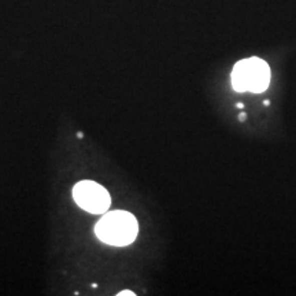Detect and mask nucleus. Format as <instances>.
Segmentation results:
<instances>
[{
    "mask_svg": "<svg viewBox=\"0 0 296 296\" xmlns=\"http://www.w3.org/2000/svg\"><path fill=\"white\" fill-rule=\"evenodd\" d=\"M95 232L98 239L106 244L124 247L135 241L139 232V223L133 214L117 210L104 214L96 223Z\"/></svg>",
    "mask_w": 296,
    "mask_h": 296,
    "instance_id": "1",
    "label": "nucleus"
},
{
    "mask_svg": "<svg viewBox=\"0 0 296 296\" xmlns=\"http://www.w3.org/2000/svg\"><path fill=\"white\" fill-rule=\"evenodd\" d=\"M118 296H135V292L126 289V291H121L120 293H118Z\"/></svg>",
    "mask_w": 296,
    "mask_h": 296,
    "instance_id": "4",
    "label": "nucleus"
},
{
    "mask_svg": "<svg viewBox=\"0 0 296 296\" xmlns=\"http://www.w3.org/2000/svg\"><path fill=\"white\" fill-rule=\"evenodd\" d=\"M270 83V68L260 58H248L234 65L232 87L237 92L262 94Z\"/></svg>",
    "mask_w": 296,
    "mask_h": 296,
    "instance_id": "2",
    "label": "nucleus"
},
{
    "mask_svg": "<svg viewBox=\"0 0 296 296\" xmlns=\"http://www.w3.org/2000/svg\"><path fill=\"white\" fill-rule=\"evenodd\" d=\"M237 107H239V109H243V107H244V104H241V103H237Z\"/></svg>",
    "mask_w": 296,
    "mask_h": 296,
    "instance_id": "6",
    "label": "nucleus"
},
{
    "mask_svg": "<svg viewBox=\"0 0 296 296\" xmlns=\"http://www.w3.org/2000/svg\"><path fill=\"white\" fill-rule=\"evenodd\" d=\"M245 118H247V117H245L244 113H241V114L239 115V120H240V121H245Z\"/></svg>",
    "mask_w": 296,
    "mask_h": 296,
    "instance_id": "5",
    "label": "nucleus"
},
{
    "mask_svg": "<svg viewBox=\"0 0 296 296\" xmlns=\"http://www.w3.org/2000/svg\"><path fill=\"white\" fill-rule=\"evenodd\" d=\"M74 200L91 214H104L111 204L107 189L95 181H80L73 189Z\"/></svg>",
    "mask_w": 296,
    "mask_h": 296,
    "instance_id": "3",
    "label": "nucleus"
}]
</instances>
